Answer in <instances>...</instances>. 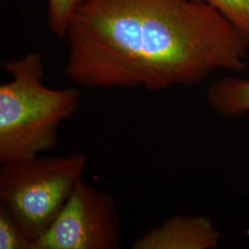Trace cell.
I'll return each mask as SVG.
<instances>
[{"label": "cell", "instance_id": "8", "mask_svg": "<svg viewBox=\"0 0 249 249\" xmlns=\"http://www.w3.org/2000/svg\"><path fill=\"white\" fill-rule=\"evenodd\" d=\"M27 238L15 217L0 203V249H30Z\"/></svg>", "mask_w": 249, "mask_h": 249}, {"label": "cell", "instance_id": "3", "mask_svg": "<svg viewBox=\"0 0 249 249\" xmlns=\"http://www.w3.org/2000/svg\"><path fill=\"white\" fill-rule=\"evenodd\" d=\"M86 164L81 153L1 163L0 203L15 217L31 245L53 224L82 180Z\"/></svg>", "mask_w": 249, "mask_h": 249}, {"label": "cell", "instance_id": "1", "mask_svg": "<svg viewBox=\"0 0 249 249\" xmlns=\"http://www.w3.org/2000/svg\"><path fill=\"white\" fill-rule=\"evenodd\" d=\"M64 72L87 88L190 87L247 69L249 39L198 0H84L70 19Z\"/></svg>", "mask_w": 249, "mask_h": 249}, {"label": "cell", "instance_id": "9", "mask_svg": "<svg viewBox=\"0 0 249 249\" xmlns=\"http://www.w3.org/2000/svg\"><path fill=\"white\" fill-rule=\"evenodd\" d=\"M48 27L59 37H64L68 23L75 10L84 0H47Z\"/></svg>", "mask_w": 249, "mask_h": 249}, {"label": "cell", "instance_id": "10", "mask_svg": "<svg viewBox=\"0 0 249 249\" xmlns=\"http://www.w3.org/2000/svg\"><path fill=\"white\" fill-rule=\"evenodd\" d=\"M247 235H248V236H249V230H248V231H247Z\"/></svg>", "mask_w": 249, "mask_h": 249}, {"label": "cell", "instance_id": "4", "mask_svg": "<svg viewBox=\"0 0 249 249\" xmlns=\"http://www.w3.org/2000/svg\"><path fill=\"white\" fill-rule=\"evenodd\" d=\"M120 233L114 197L81 180L53 224L30 249H116Z\"/></svg>", "mask_w": 249, "mask_h": 249}, {"label": "cell", "instance_id": "7", "mask_svg": "<svg viewBox=\"0 0 249 249\" xmlns=\"http://www.w3.org/2000/svg\"><path fill=\"white\" fill-rule=\"evenodd\" d=\"M217 9L241 35L249 39V0H198Z\"/></svg>", "mask_w": 249, "mask_h": 249}, {"label": "cell", "instance_id": "6", "mask_svg": "<svg viewBox=\"0 0 249 249\" xmlns=\"http://www.w3.org/2000/svg\"><path fill=\"white\" fill-rule=\"evenodd\" d=\"M207 101L220 116H244L249 113V80L224 77L216 80L207 89Z\"/></svg>", "mask_w": 249, "mask_h": 249}, {"label": "cell", "instance_id": "5", "mask_svg": "<svg viewBox=\"0 0 249 249\" xmlns=\"http://www.w3.org/2000/svg\"><path fill=\"white\" fill-rule=\"evenodd\" d=\"M223 234L205 216L177 215L134 241L133 249H214Z\"/></svg>", "mask_w": 249, "mask_h": 249}, {"label": "cell", "instance_id": "2", "mask_svg": "<svg viewBox=\"0 0 249 249\" xmlns=\"http://www.w3.org/2000/svg\"><path fill=\"white\" fill-rule=\"evenodd\" d=\"M11 80L0 85V162L27 160L49 151L58 129L80 107L79 89H50L44 84L42 54L10 59Z\"/></svg>", "mask_w": 249, "mask_h": 249}]
</instances>
